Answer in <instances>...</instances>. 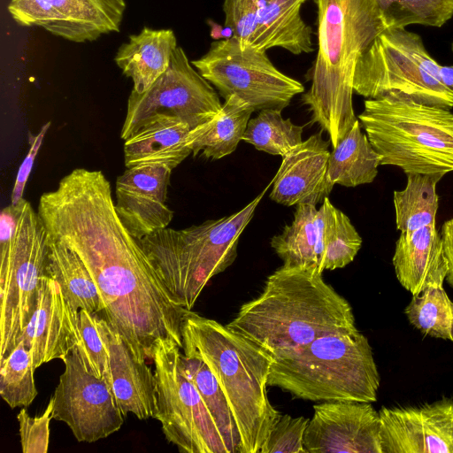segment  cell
Wrapping results in <instances>:
<instances>
[{
  "instance_id": "9",
  "label": "cell",
  "mask_w": 453,
  "mask_h": 453,
  "mask_svg": "<svg viewBox=\"0 0 453 453\" xmlns=\"http://www.w3.org/2000/svg\"><path fill=\"white\" fill-rule=\"evenodd\" d=\"M440 66L419 35L385 28L357 63L354 92L367 99L393 96L449 110L453 90L442 83Z\"/></svg>"
},
{
  "instance_id": "5",
  "label": "cell",
  "mask_w": 453,
  "mask_h": 453,
  "mask_svg": "<svg viewBox=\"0 0 453 453\" xmlns=\"http://www.w3.org/2000/svg\"><path fill=\"white\" fill-rule=\"evenodd\" d=\"M380 374L368 339L358 330L331 334L273 359L268 386L309 401L377 400Z\"/></svg>"
},
{
  "instance_id": "19",
  "label": "cell",
  "mask_w": 453,
  "mask_h": 453,
  "mask_svg": "<svg viewBox=\"0 0 453 453\" xmlns=\"http://www.w3.org/2000/svg\"><path fill=\"white\" fill-rule=\"evenodd\" d=\"M79 311L64 296L50 276L41 280L34 312L20 340L31 354L34 367L53 359H64L80 340Z\"/></svg>"
},
{
  "instance_id": "40",
  "label": "cell",
  "mask_w": 453,
  "mask_h": 453,
  "mask_svg": "<svg viewBox=\"0 0 453 453\" xmlns=\"http://www.w3.org/2000/svg\"><path fill=\"white\" fill-rule=\"evenodd\" d=\"M441 235L449 265L446 280L453 288V218L443 223Z\"/></svg>"
},
{
  "instance_id": "39",
  "label": "cell",
  "mask_w": 453,
  "mask_h": 453,
  "mask_svg": "<svg viewBox=\"0 0 453 453\" xmlns=\"http://www.w3.org/2000/svg\"><path fill=\"white\" fill-rule=\"evenodd\" d=\"M50 127V122L45 123L36 134L30 135L29 137L30 147L26 157L19 168L12 191L11 204L12 205L18 204L23 199L26 183L32 171L39 149L42 146L44 136Z\"/></svg>"
},
{
  "instance_id": "42",
  "label": "cell",
  "mask_w": 453,
  "mask_h": 453,
  "mask_svg": "<svg viewBox=\"0 0 453 453\" xmlns=\"http://www.w3.org/2000/svg\"><path fill=\"white\" fill-rule=\"evenodd\" d=\"M208 24L211 27V36L216 40H219L220 38L226 39L227 37L225 36L223 27L219 24L213 22L212 20H208Z\"/></svg>"
},
{
  "instance_id": "16",
  "label": "cell",
  "mask_w": 453,
  "mask_h": 453,
  "mask_svg": "<svg viewBox=\"0 0 453 453\" xmlns=\"http://www.w3.org/2000/svg\"><path fill=\"white\" fill-rule=\"evenodd\" d=\"M313 410L303 439L307 453H381L380 415L371 403L327 401Z\"/></svg>"
},
{
  "instance_id": "1",
  "label": "cell",
  "mask_w": 453,
  "mask_h": 453,
  "mask_svg": "<svg viewBox=\"0 0 453 453\" xmlns=\"http://www.w3.org/2000/svg\"><path fill=\"white\" fill-rule=\"evenodd\" d=\"M37 212L48 234L73 250L92 275L104 319L141 361L161 342L182 349L188 310L179 305L139 241L119 218L109 180L101 171L76 168L43 193Z\"/></svg>"
},
{
  "instance_id": "27",
  "label": "cell",
  "mask_w": 453,
  "mask_h": 453,
  "mask_svg": "<svg viewBox=\"0 0 453 453\" xmlns=\"http://www.w3.org/2000/svg\"><path fill=\"white\" fill-rule=\"evenodd\" d=\"M333 148L326 173L332 185L353 188L374 180L380 158L367 135L361 131L358 119Z\"/></svg>"
},
{
  "instance_id": "8",
  "label": "cell",
  "mask_w": 453,
  "mask_h": 453,
  "mask_svg": "<svg viewBox=\"0 0 453 453\" xmlns=\"http://www.w3.org/2000/svg\"><path fill=\"white\" fill-rule=\"evenodd\" d=\"M0 362L18 345L36 305L41 280L49 276L47 229L22 199L0 214Z\"/></svg>"
},
{
  "instance_id": "41",
  "label": "cell",
  "mask_w": 453,
  "mask_h": 453,
  "mask_svg": "<svg viewBox=\"0 0 453 453\" xmlns=\"http://www.w3.org/2000/svg\"><path fill=\"white\" fill-rule=\"evenodd\" d=\"M439 74L442 83L453 90V65H441Z\"/></svg>"
},
{
  "instance_id": "29",
  "label": "cell",
  "mask_w": 453,
  "mask_h": 453,
  "mask_svg": "<svg viewBox=\"0 0 453 453\" xmlns=\"http://www.w3.org/2000/svg\"><path fill=\"white\" fill-rule=\"evenodd\" d=\"M441 178L438 174H407L405 188L394 191L395 223L400 232L435 225L439 207L436 185Z\"/></svg>"
},
{
  "instance_id": "25",
  "label": "cell",
  "mask_w": 453,
  "mask_h": 453,
  "mask_svg": "<svg viewBox=\"0 0 453 453\" xmlns=\"http://www.w3.org/2000/svg\"><path fill=\"white\" fill-rule=\"evenodd\" d=\"M254 109L231 96L209 121L190 130L187 143L193 156L219 159L233 153L242 140Z\"/></svg>"
},
{
  "instance_id": "10",
  "label": "cell",
  "mask_w": 453,
  "mask_h": 453,
  "mask_svg": "<svg viewBox=\"0 0 453 453\" xmlns=\"http://www.w3.org/2000/svg\"><path fill=\"white\" fill-rule=\"evenodd\" d=\"M181 348L161 342L154 349L155 418L166 440L187 453H228L198 390L188 377Z\"/></svg>"
},
{
  "instance_id": "18",
  "label": "cell",
  "mask_w": 453,
  "mask_h": 453,
  "mask_svg": "<svg viewBox=\"0 0 453 453\" xmlns=\"http://www.w3.org/2000/svg\"><path fill=\"white\" fill-rule=\"evenodd\" d=\"M172 169L137 165L117 178L115 209L128 232L137 240L166 228L173 211L166 205Z\"/></svg>"
},
{
  "instance_id": "17",
  "label": "cell",
  "mask_w": 453,
  "mask_h": 453,
  "mask_svg": "<svg viewBox=\"0 0 453 453\" xmlns=\"http://www.w3.org/2000/svg\"><path fill=\"white\" fill-rule=\"evenodd\" d=\"M379 415L381 453H453V397L382 407Z\"/></svg>"
},
{
  "instance_id": "23",
  "label": "cell",
  "mask_w": 453,
  "mask_h": 453,
  "mask_svg": "<svg viewBox=\"0 0 453 453\" xmlns=\"http://www.w3.org/2000/svg\"><path fill=\"white\" fill-rule=\"evenodd\" d=\"M190 127L179 118L156 114L146 119L124 143L127 168L137 165L174 169L191 153L187 138Z\"/></svg>"
},
{
  "instance_id": "14",
  "label": "cell",
  "mask_w": 453,
  "mask_h": 453,
  "mask_svg": "<svg viewBox=\"0 0 453 453\" xmlns=\"http://www.w3.org/2000/svg\"><path fill=\"white\" fill-rule=\"evenodd\" d=\"M125 0H11L7 10L21 27H40L73 42L119 32Z\"/></svg>"
},
{
  "instance_id": "4",
  "label": "cell",
  "mask_w": 453,
  "mask_h": 453,
  "mask_svg": "<svg viewBox=\"0 0 453 453\" xmlns=\"http://www.w3.org/2000/svg\"><path fill=\"white\" fill-rule=\"evenodd\" d=\"M183 354L201 358L223 390L240 435V453H258L280 412L266 387L273 357L216 320L191 311L182 326Z\"/></svg>"
},
{
  "instance_id": "21",
  "label": "cell",
  "mask_w": 453,
  "mask_h": 453,
  "mask_svg": "<svg viewBox=\"0 0 453 453\" xmlns=\"http://www.w3.org/2000/svg\"><path fill=\"white\" fill-rule=\"evenodd\" d=\"M328 145L319 132L282 157L270 198L286 206L322 203L334 187L326 175Z\"/></svg>"
},
{
  "instance_id": "11",
  "label": "cell",
  "mask_w": 453,
  "mask_h": 453,
  "mask_svg": "<svg viewBox=\"0 0 453 453\" xmlns=\"http://www.w3.org/2000/svg\"><path fill=\"white\" fill-rule=\"evenodd\" d=\"M191 64L224 100L237 96L255 111H282L294 96L304 91L300 81L275 67L266 51L242 46L233 36L216 40Z\"/></svg>"
},
{
  "instance_id": "43",
  "label": "cell",
  "mask_w": 453,
  "mask_h": 453,
  "mask_svg": "<svg viewBox=\"0 0 453 453\" xmlns=\"http://www.w3.org/2000/svg\"><path fill=\"white\" fill-rule=\"evenodd\" d=\"M278 1L284 3V4L303 5V4L304 2H306L307 0H278Z\"/></svg>"
},
{
  "instance_id": "33",
  "label": "cell",
  "mask_w": 453,
  "mask_h": 453,
  "mask_svg": "<svg viewBox=\"0 0 453 453\" xmlns=\"http://www.w3.org/2000/svg\"><path fill=\"white\" fill-rule=\"evenodd\" d=\"M404 314L423 334L453 342V303L442 286L428 287L412 296Z\"/></svg>"
},
{
  "instance_id": "20",
  "label": "cell",
  "mask_w": 453,
  "mask_h": 453,
  "mask_svg": "<svg viewBox=\"0 0 453 453\" xmlns=\"http://www.w3.org/2000/svg\"><path fill=\"white\" fill-rule=\"evenodd\" d=\"M95 322L109 357L111 389L123 416L132 413L138 419L154 418L157 392L151 368L134 356L105 319L95 313Z\"/></svg>"
},
{
  "instance_id": "7",
  "label": "cell",
  "mask_w": 453,
  "mask_h": 453,
  "mask_svg": "<svg viewBox=\"0 0 453 453\" xmlns=\"http://www.w3.org/2000/svg\"><path fill=\"white\" fill-rule=\"evenodd\" d=\"M358 120L380 165H394L407 174L453 172V113L411 99L385 96L366 99Z\"/></svg>"
},
{
  "instance_id": "37",
  "label": "cell",
  "mask_w": 453,
  "mask_h": 453,
  "mask_svg": "<svg viewBox=\"0 0 453 453\" xmlns=\"http://www.w3.org/2000/svg\"><path fill=\"white\" fill-rule=\"evenodd\" d=\"M310 419L279 415L267 434L260 453H307L303 439Z\"/></svg>"
},
{
  "instance_id": "38",
  "label": "cell",
  "mask_w": 453,
  "mask_h": 453,
  "mask_svg": "<svg viewBox=\"0 0 453 453\" xmlns=\"http://www.w3.org/2000/svg\"><path fill=\"white\" fill-rule=\"evenodd\" d=\"M53 411V399L50 398L43 413L30 417L26 409L17 415L19 425L20 442L24 453H46L49 448L50 422Z\"/></svg>"
},
{
  "instance_id": "26",
  "label": "cell",
  "mask_w": 453,
  "mask_h": 453,
  "mask_svg": "<svg viewBox=\"0 0 453 453\" xmlns=\"http://www.w3.org/2000/svg\"><path fill=\"white\" fill-rule=\"evenodd\" d=\"M48 272L68 303L77 311L103 312L104 303L96 284L81 257L62 242L49 235Z\"/></svg>"
},
{
  "instance_id": "35",
  "label": "cell",
  "mask_w": 453,
  "mask_h": 453,
  "mask_svg": "<svg viewBox=\"0 0 453 453\" xmlns=\"http://www.w3.org/2000/svg\"><path fill=\"white\" fill-rule=\"evenodd\" d=\"M35 370L31 354L22 340L0 362V395L11 408L28 406L37 395Z\"/></svg>"
},
{
  "instance_id": "13",
  "label": "cell",
  "mask_w": 453,
  "mask_h": 453,
  "mask_svg": "<svg viewBox=\"0 0 453 453\" xmlns=\"http://www.w3.org/2000/svg\"><path fill=\"white\" fill-rule=\"evenodd\" d=\"M53 399L52 417L65 422L81 442H94L120 429L123 416L109 385L88 372L77 348L64 359Z\"/></svg>"
},
{
  "instance_id": "32",
  "label": "cell",
  "mask_w": 453,
  "mask_h": 453,
  "mask_svg": "<svg viewBox=\"0 0 453 453\" xmlns=\"http://www.w3.org/2000/svg\"><path fill=\"white\" fill-rule=\"evenodd\" d=\"M303 127L283 119L280 110H262L248 122L242 140L257 150L284 157L303 142Z\"/></svg>"
},
{
  "instance_id": "24",
  "label": "cell",
  "mask_w": 453,
  "mask_h": 453,
  "mask_svg": "<svg viewBox=\"0 0 453 453\" xmlns=\"http://www.w3.org/2000/svg\"><path fill=\"white\" fill-rule=\"evenodd\" d=\"M177 47L173 30L143 27L119 48L114 61L132 79V91L141 94L167 70Z\"/></svg>"
},
{
  "instance_id": "36",
  "label": "cell",
  "mask_w": 453,
  "mask_h": 453,
  "mask_svg": "<svg viewBox=\"0 0 453 453\" xmlns=\"http://www.w3.org/2000/svg\"><path fill=\"white\" fill-rule=\"evenodd\" d=\"M80 340L76 346L86 370L104 380L111 388L109 357L106 347L96 326L95 314L79 311Z\"/></svg>"
},
{
  "instance_id": "22",
  "label": "cell",
  "mask_w": 453,
  "mask_h": 453,
  "mask_svg": "<svg viewBox=\"0 0 453 453\" xmlns=\"http://www.w3.org/2000/svg\"><path fill=\"white\" fill-rule=\"evenodd\" d=\"M392 263L400 284L412 296L428 287L443 286L449 265L435 225L401 232Z\"/></svg>"
},
{
  "instance_id": "31",
  "label": "cell",
  "mask_w": 453,
  "mask_h": 453,
  "mask_svg": "<svg viewBox=\"0 0 453 453\" xmlns=\"http://www.w3.org/2000/svg\"><path fill=\"white\" fill-rule=\"evenodd\" d=\"M317 212L314 204H297L292 223L272 238L271 246L284 266L318 267Z\"/></svg>"
},
{
  "instance_id": "28",
  "label": "cell",
  "mask_w": 453,
  "mask_h": 453,
  "mask_svg": "<svg viewBox=\"0 0 453 453\" xmlns=\"http://www.w3.org/2000/svg\"><path fill=\"white\" fill-rule=\"evenodd\" d=\"M318 267L324 270L343 268L353 261L362 245V238L342 211L326 197L317 212Z\"/></svg>"
},
{
  "instance_id": "2",
  "label": "cell",
  "mask_w": 453,
  "mask_h": 453,
  "mask_svg": "<svg viewBox=\"0 0 453 453\" xmlns=\"http://www.w3.org/2000/svg\"><path fill=\"white\" fill-rule=\"evenodd\" d=\"M226 326L275 358L331 334L357 330L349 303L317 266H284Z\"/></svg>"
},
{
  "instance_id": "30",
  "label": "cell",
  "mask_w": 453,
  "mask_h": 453,
  "mask_svg": "<svg viewBox=\"0 0 453 453\" xmlns=\"http://www.w3.org/2000/svg\"><path fill=\"white\" fill-rule=\"evenodd\" d=\"M185 372L212 417L228 453H240V435L226 397L208 365L196 356L182 355Z\"/></svg>"
},
{
  "instance_id": "34",
  "label": "cell",
  "mask_w": 453,
  "mask_h": 453,
  "mask_svg": "<svg viewBox=\"0 0 453 453\" xmlns=\"http://www.w3.org/2000/svg\"><path fill=\"white\" fill-rule=\"evenodd\" d=\"M386 28L418 24L441 27L453 17V0H376Z\"/></svg>"
},
{
  "instance_id": "6",
  "label": "cell",
  "mask_w": 453,
  "mask_h": 453,
  "mask_svg": "<svg viewBox=\"0 0 453 453\" xmlns=\"http://www.w3.org/2000/svg\"><path fill=\"white\" fill-rule=\"evenodd\" d=\"M266 189L234 214L180 230L166 227L138 240L179 305L191 311L211 279L234 263L240 235Z\"/></svg>"
},
{
  "instance_id": "12",
  "label": "cell",
  "mask_w": 453,
  "mask_h": 453,
  "mask_svg": "<svg viewBox=\"0 0 453 453\" xmlns=\"http://www.w3.org/2000/svg\"><path fill=\"white\" fill-rule=\"evenodd\" d=\"M219 94L177 47L167 70L143 93L131 92L120 137L125 141L156 114L176 117L191 129L211 119L222 108Z\"/></svg>"
},
{
  "instance_id": "15",
  "label": "cell",
  "mask_w": 453,
  "mask_h": 453,
  "mask_svg": "<svg viewBox=\"0 0 453 453\" xmlns=\"http://www.w3.org/2000/svg\"><path fill=\"white\" fill-rule=\"evenodd\" d=\"M301 7L278 0H224L225 27L242 46L309 53L313 50L312 30L303 21Z\"/></svg>"
},
{
  "instance_id": "3",
  "label": "cell",
  "mask_w": 453,
  "mask_h": 453,
  "mask_svg": "<svg viewBox=\"0 0 453 453\" xmlns=\"http://www.w3.org/2000/svg\"><path fill=\"white\" fill-rule=\"evenodd\" d=\"M318 54L302 101L336 146L357 120L352 104L357 63L386 26L376 0H315Z\"/></svg>"
},
{
  "instance_id": "44",
  "label": "cell",
  "mask_w": 453,
  "mask_h": 453,
  "mask_svg": "<svg viewBox=\"0 0 453 453\" xmlns=\"http://www.w3.org/2000/svg\"><path fill=\"white\" fill-rule=\"evenodd\" d=\"M451 50H452V52H453V42H452V45H451Z\"/></svg>"
}]
</instances>
